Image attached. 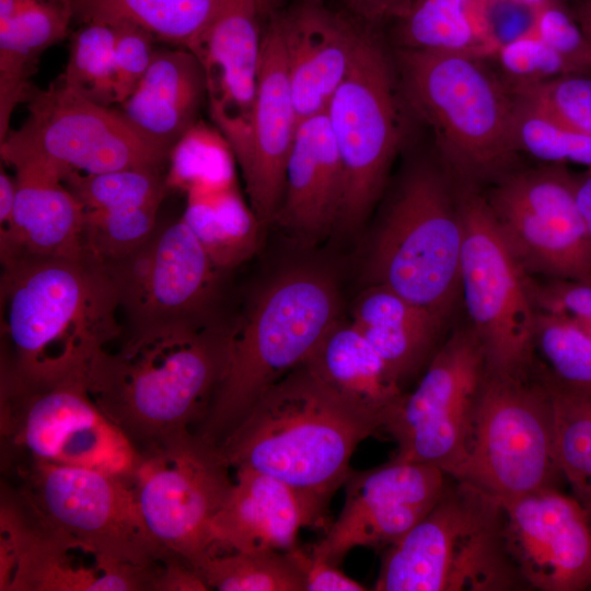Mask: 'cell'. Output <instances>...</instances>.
I'll list each match as a JSON object with an SVG mask.
<instances>
[{
	"mask_svg": "<svg viewBox=\"0 0 591 591\" xmlns=\"http://www.w3.org/2000/svg\"><path fill=\"white\" fill-rule=\"evenodd\" d=\"M231 344L232 327L209 315L135 325L117 348L94 357L86 387L141 451L195 431L225 374Z\"/></svg>",
	"mask_w": 591,
	"mask_h": 591,
	"instance_id": "obj_1",
	"label": "cell"
},
{
	"mask_svg": "<svg viewBox=\"0 0 591 591\" xmlns=\"http://www.w3.org/2000/svg\"><path fill=\"white\" fill-rule=\"evenodd\" d=\"M0 304L1 376H86L94 357L123 333L113 279L88 256L1 266Z\"/></svg>",
	"mask_w": 591,
	"mask_h": 591,
	"instance_id": "obj_2",
	"label": "cell"
},
{
	"mask_svg": "<svg viewBox=\"0 0 591 591\" xmlns=\"http://www.w3.org/2000/svg\"><path fill=\"white\" fill-rule=\"evenodd\" d=\"M387 416L334 390L303 362L255 404L219 447L231 468H250L331 500L357 447Z\"/></svg>",
	"mask_w": 591,
	"mask_h": 591,
	"instance_id": "obj_3",
	"label": "cell"
},
{
	"mask_svg": "<svg viewBox=\"0 0 591 591\" xmlns=\"http://www.w3.org/2000/svg\"><path fill=\"white\" fill-rule=\"evenodd\" d=\"M396 63L402 95L455 183L480 188L512 170L517 99L488 58L399 48Z\"/></svg>",
	"mask_w": 591,
	"mask_h": 591,
	"instance_id": "obj_4",
	"label": "cell"
},
{
	"mask_svg": "<svg viewBox=\"0 0 591 591\" xmlns=\"http://www.w3.org/2000/svg\"><path fill=\"white\" fill-rule=\"evenodd\" d=\"M338 321L331 282L311 271H291L256 298L232 327L225 374L195 433L220 447L260 397L302 364Z\"/></svg>",
	"mask_w": 591,
	"mask_h": 591,
	"instance_id": "obj_5",
	"label": "cell"
},
{
	"mask_svg": "<svg viewBox=\"0 0 591 591\" xmlns=\"http://www.w3.org/2000/svg\"><path fill=\"white\" fill-rule=\"evenodd\" d=\"M526 584L505 544L500 501L449 477L431 510L387 546L376 591H510Z\"/></svg>",
	"mask_w": 591,
	"mask_h": 591,
	"instance_id": "obj_6",
	"label": "cell"
},
{
	"mask_svg": "<svg viewBox=\"0 0 591 591\" xmlns=\"http://www.w3.org/2000/svg\"><path fill=\"white\" fill-rule=\"evenodd\" d=\"M462 244L456 183L442 165H416L403 178L375 235L370 281L447 321L461 296Z\"/></svg>",
	"mask_w": 591,
	"mask_h": 591,
	"instance_id": "obj_7",
	"label": "cell"
},
{
	"mask_svg": "<svg viewBox=\"0 0 591 591\" xmlns=\"http://www.w3.org/2000/svg\"><path fill=\"white\" fill-rule=\"evenodd\" d=\"M560 479L553 398L541 366L523 374L487 371L457 480L506 501Z\"/></svg>",
	"mask_w": 591,
	"mask_h": 591,
	"instance_id": "obj_8",
	"label": "cell"
},
{
	"mask_svg": "<svg viewBox=\"0 0 591 591\" xmlns=\"http://www.w3.org/2000/svg\"><path fill=\"white\" fill-rule=\"evenodd\" d=\"M0 431L11 464L38 461L130 478L140 453L94 402L85 376H1Z\"/></svg>",
	"mask_w": 591,
	"mask_h": 591,
	"instance_id": "obj_9",
	"label": "cell"
},
{
	"mask_svg": "<svg viewBox=\"0 0 591 591\" xmlns=\"http://www.w3.org/2000/svg\"><path fill=\"white\" fill-rule=\"evenodd\" d=\"M463 222L461 296L487 371L523 374L537 364V309L530 275L503 237L479 187L456 184Z\"/></svg>",
	"mask_w": 591,
	"mask_h": 591,
	"instance_id": "obj_10",
	"label": "cell"
},
{
	"mask_svg": "<svg viewBox=\"0 0 591 591\" xmlns=\"http://www.w3.org/2000/svg\"><path fill=\"white\" fill-rule=\"evenodd\" d=\"M11 468L19 483L9 490L46 524L139 566L152 567L171 553L146 526L128 478L38 461Z\"/></svg>",
	"mask_w": 591,
	"mask_h": 591,
	"instance_id": "obj_11",
	"label": "cell"
},
{
	"mask_svg": "<svg viewBox=\"0 0 591 591\" xmlns=\"http://www.w3.org/2000/svg\"><path fill=\"white\" fill-rule=\"evenodd\" d=\"M486 372L485 351L472 327L452 332L383 427L396 443L394 459L429 465L457 479L468 455Z\"/></svg>",
	"mask_w": 591,
	"mask_h": 591,
	"instance_id": "obj_12",
	"label": "cell"
},
{
	"mask_svg": "<svg viewBox=\"0 0 591 591\" xmlns=\"http://www.w3.org/2000/svg\"><path fill=\"white\" fill-rule=\"evenodd\" d=\"M139 453L129 482L144 524L162 548L194 565L210 549L213 520L233 486L231 467L194 431Z\"/></svg>",
	"mask_w": 591,
	"mask_h": 591,
	"instance_id": "obj_13",
	"label": "cell"
},
{
	"mask_svg": "<svg viewBox=\"0 0 591 591\" xmlns=\"http://www.w3.org/2000/svg\"><path fill=\"white\" fill-rule=\"evenodd\" d=\"M366 32L346 79L325 111L344 171L338 225L352 229L379 198L402 140L397 78Z\"/></svg>",
	"mask_w": 591,
	"mask_h": 591,
	"instance_id": "obj_14",
	"label": "cell"
},
{
	"mask_svg": "<svg viewBox=\"0 0 591 591\" xmlns=\"http://www.w3.org/2000/svg\"><path fill=\"white\" fill-rule=\"evenodd\" d=\"M0 143L3 162L36 157L83 174L163 170L170 154L138 132L120 111L93 102L59 81L31 94L26 120Z\"/></svg>",
	"mask_w": 591,
	"mask_h": 591,
	"instance_id": "obj_15",
	"label": "cell"
},
{
	"mask_svg": "<svg viewBox=\"0 0 591 591\" xmlns=\"http://www.w3.org/2000/svg\"><path fill=\"white\" fill-rule=\"evenodd\" d=\"M484 196L530 276L591 282V239L567 165L511 170Z\"/></svg>",
	"mask_w": 591,
	"mask_h": 591,
	"instance_id": "obj_16",
	"label": "cell"
},
{
	"mask_svg": "<svg viewBox=\"0 0 591 591\" xmlns=\"http://www.w3.org/2000/svg\"><path fill=\"white\" fill-rule=\"evenodd\" d=\"M154 566L109 556L40 521L2 490L1 591H152Z\"/></svg>",
	"mask_w": 591,
	"mask_h": 591,
	"instance_id": "obj_17",
	"label": "cell"
},
{
	"mask_svg": "<svg viewBox=\"0 0 591 591\" xmlns=\"http://www.w3.org/2000/svg\"><path fill=\"white\" fill-rule=\"evenodd\" d=\"M105 266L130 326L208 316L222 273L182 218Z\"/></svg>",
	"mask_w": 591,
	"mask_h": 591,
	"instance_id": "obj_18",
	"label": "cell"
},
{
	"mask_svg": "<svg viewBox=\"0 0 591 591\" xmlns=\"http://www.w3.org/2000/svg\"><path fill=\"white\" fill-rule=\"evenodd\" d=\"M448 479L436 467L394 457L374 468L351 471L340 513L310 553L339 566L355 547L390 546L431 510Z\"/></svg>",
	"mask_w": 591,
	"mask_h": 591,
	"instance_id": "obj_19",
	"label": "cell"
},
{
	"mask_svg": "<svg viewBox=\"0 0 591 591\" xmlns=\"http://www.w3.org/2000/svg\"><path fill=\"white\" fill-rule=\"evenodd\" d=\"M500 503L506 548L526 587L591 589V526L581 501L548 487Z\"/></svg>",
	"mask_w": 591,
	"mask_h": 591,
	"instance_id": "obj_20",
	"label": "cell"
},
{
	"mask_svg": "<svg viewBox=\"0 0 591 591\" xmlns=\"http://www.w3.org/2000/svg\"><path fill=\"white\" fill-rule=\"evenodd\" d=\"M260 14L257 0H222L209 27L188 48L204 70L210 117L236 163L247 149L257 91Z\"/></svg>",
	"mask_w": 591,
	"mask_h": 591,
	"instance_id": "obj_21",
	"label": "cell"
},
{
	"mask_svg": "<svg viewBox=\"0 0 591 591\" xmlns=\"http://www.w3.org/2000/svg\"><path fill=\"white\" fill-rule=\"evenodd\" d=\"M299 119L280 34L273 20L263 34L262 60L247 149L237 163L260 225L280 208L289 152Z\"/></svg>",
	"mask_w": 591,
	"mask_h": 591,
	"instance_id": "obj_22",
	"label": "cell"
},
{
	"mask_svg": "<svg viewBox=\"0 0 591 591\" xmlns=\"http://www.w3.org/2000/svg\"><path fill=\"white\" fill-rule=\"evenodd\" d=\"M328 502L273 476L237 468L231 493L213 520L206 555L287 551L297 545L302 529L323 524Z\"/></svg>",
	"mask_w": 591,
	"mask_h": 591,
	"instance_id": "obj_23",
	"label": "cell"
},
{
	"mask_svg": "<svg viewBox=\"0 0 591 591\" xmlns=\"http://www.w3.org/2000/svg\"><path fill=\"white\" fill-rule=\"evenodd\" d=\"M15 204L10 234L0 244L1 266L24 258H78L84 209L66 185L63 169L36 157L14 158Z\"/></svg>",
	"mask_w": 591,
	"mask_h": 591,
	"instance_id": "obj_24",
	"label": "cell"
},
{
	"mask_svg": "<svg viewBox=\"0 0 591 591\" xmlns=\"http://www.w3.org/2000/svg\"><path fill=\"white\" fill-rule=\"evenodd\" d=\"M274 20L299 121L324 113L352 68L366 31L313 1Z\"/></svg>",
	"mask_w": 591,
	"mask_h": 591,
	"instance_id": "obj_25",
	"label": "cell"
},
{
	"mask_svg": "<svg viewBox=\"0 0 591 591\" xmlns=\"http://www.w3.org/2000/svg\"><path fill=\"white\" fill-rule=\"evenodd\" d=\"M344 171L326 113L298 123L285 189L275 220L301 240L314 241L338 225Z\"/></svg>",
	"mask_w": 591,
	"mask_h": 591,
	"instance_id": "obj_26",
	"label": "cell"
},
{
	"mask_svg": "<svg viewBox=\"0 0 591 591\" xmlns=\"http://www.w3.org/2000/svg\"><path fill=\"white\" fill-rule=\"evenodd\" d=\"M206 79L187 48L155 49L153 59L120 112L152 143L171 151L198 121Z\"/></svg>",
	"mask_w": 591,
	"mask_h": 591,
	"instance_id": "obj_27",
	"label": "cell"
},
{
	"mask_svg": "<svg viewBox=\"0 0 591 591\" xmlns=\"http://www.w3.org/2000/svg\"><path fill=\"white\" fill-rule=\"evenodd\" d=\"M351 322L403 386L439 347L445 321L386 286L371 283L356 300Z\"/></svg>",
	"mask_w": 591,
	"mask_h": 591,
	"instance_id": "obj_28",
	"label": "cell"
},
{
	"mask_svg": "<svg viewBox=\"0 0 591 591\" xmlns=\"http://www.w3.org/2000/svg\"><path fill=\"white\" fill-rule=\"evenodd\" d=\"M304 363L327 385L384 413L387 420L405 394L352 322L337 321Z\"/></svg>",
	"mask_w": 591,
	"mask_h": 591,
	"instance_id": "obj_29",
	"label": "cell"
},
{
	"mask_svg": "<svg viewBox=\"0 0 591 591\" xmlns=\"http://www.w3.org/2000/svg\"><path fill=\"white\" fill-rule=\"evenodd\" d=\"M395 20L401 48L488 59L499 48L483 0H415Z\"/></svg>",
	"mask_w": 591,
	"mask_h": 591,
	"instance_id": "obj_30",
	"label": "cell"
},
{
	"mask_svg": "<svg viewBox=\"0 0 591 591\" xmlns=\"http://www.w3.org/2000/svg\"><path fill=\"white\" fill-rule=\"evenodd\" d=\"M74 18L68 0H27L0 25V101L16 106L27 100L26 82L40 54L63 39Z\"/></svg>",
	"mask_w": 591,
	"mask_h": 591,
	"instance_id": "obj_31",
	"label": "cell"
},
{
	"mask_svg": "<svg viewBox=\"0 0 591 591\" xmlns=\"http://www.w3.org/2000/svg\"><path fill=\"white\" fill-rule=\"evenodd\" d=\"M220 270L248 259L259 242V221L237 185L186 195L181 217Z\"/></svg>",
	"mask_w": 591,
	"mask_h": 591,
	"instance_id": "obj_32",
	"label": "cell"
},
{
	"mask_svg": "<svg viewBox=\"0 0 591 591\" xmlns=\"http://www.w3.org/2000/svg\"><path fill=\"white\" fill-rule=\"evenodd\" d=\"M84 23L135 24L154 38L189 48L209 27L222 0H68Z\"/></svg>",
	"mask_w": 591,
	"mask_h": 591,
	"instance_id": "obj_33",
	"label": "cell"
},
{
	"mask_svg": "<svg viewBox=\"0 0 591 591\" xmlns=\"http://www.w3.org/2000/svg\"><path fill=\"white\" fill-rule=\"evenodd\" d=\"M556 450L564 479L583 506L591 503V385L560 381L548 372Z\"/></svg>",
	"mask_w": 591,
	"mask_h": 591,
	"instance_id": "obj_34",
	"label": "cell"
},
{
	"mask_svg": "<svg viewBox=\"0 0 591 591\" xmlns=\"http://www.w3.org/2000/svg\"><path fill=\"white\" fill-rule=\"evenodd\" d=\"M209 590L305 591L300 570L287 551H227L193 565Z\"/></svg>",
	"mask_w": 591,
	"mask_h": 591,
	"instance_id": "obj_35",
	"label": "cell"
},
{
	"mask_svg": "<svg viewBox=\"0 0 591 591\" xmlns=\"http://www.w3.org/2000/svg\"><path fill=\"white\" fill-rule=\"evenodd\" d=\"M235 163L222 134L197 121L170 151L165 182L170 190L185 195L232 186Z\"/></svg>",
	"mask_w": 591,
	"mask_h": 591,
	"instance_id": "obj_36",
	"label": "cell"
},
{
	"mask_svg": "<svg viewBox=\"0 0 591 591\" xmlns=\"http://www.w3.org/2000/svg\"><path fill=\"white\" fill-rule=\"evenodd\" d=\"M62 177L84 211L162 204L170 192L165 173L158 169L135 167L96 174L65 170Z\"/></svg>",
	"mask_w": 591,
	"mask_h": 591,
	"instance_id": "obj_37",
	"label": "cell"
},
{
	"mask_svg": "<svg viewBox=\"0 0 591 591\" xmlns=\"http://www.w3.org/2000/svg\"><path fill=\"white\" fill-rule=\"evenodd\" d=\"M515 99L513 141L518 153L524 152L543 164L575 163L591 167L590 136L518 94Z\"/></svg>",
	"mask_w": 591,
	"mask_h": 591,
	"instance_id": "obj_38",
	"label": "cell"
},
{
	"mask_svg": "<svg viewBox=\"0 0 591 591\" xmlns=\"http://www.w3.org/2000/svg\"><path fill=\"white\" fill-rule=\"evenodd\" d=\"M114 45L115 30L112 25L85 23L72 37L69 59L59 82L102 105L116 103Z\"/></svg>",
	"mask_w": 591,
	"mask_h": 591,
	"instance_id": "obj_39",
	"label": "cell"
},
{
	"mask_svg": "<svg viewBox=\"0 0 591 591\" xmlns=\"http://www.w3.org/2000/svg\"><path fill=\"white\" fill-rule=\"evenodd\" d=\"M160 206L84 211V254L104 265L130 254L155 232Z\"/></svg>",
	"mask_w": 591,
	"mask_h": 591,
	"instance_id": "obj_40",
	"label": "cell"
},
{
	"mask_svg": "<svg viewBox=\"0 0 591 591\" xmlns=\"http://www.w3.org/2000/svg\"><path fill=\"white\" fill-rule=\"evenodd\" d=\"M493 58L500 68V74L511 88L581 72L546 45L532 28L522 36L501 45Z\"/></svg>",
	"mask_w": 591,
	"mask_h": 591,
	"instance_id": "obj_41",
	"label": "cell"
},
{
	"mask_svg": "<svg viewBox=\"0 0 591 591\" xmlns=\"http://www.w3.org/2000/svg\"><path fill=\"white\" fill-rule=\"evenodd\" d=\"M115 30L114 94L121 104L146 74L155 53L154 37L130 23L112 25Z\"/></svg>",
	"mask_w": 591,
	"mask_h": 591,
	"instance_id": "obj_42",
	"label": "cell"
},
{
	"mask_svg": "<svg viewBox=\"0 0 591 591\" xmlns=\"http://www.w3.org/2000/svg\"><path fill=\"white\" fill-rule=\"evenodd\" d=\"M530 290L537 310L564 317L591 338V282L531 276Z\"/></svg>",
	"mask_w": 591,
	"mask_h": 591,
	"instance_id": "obj_43",
	"label": "cell"
},
{
	"mask_svg": "<svg viewBox=\"0 0 591 591\" xmlns=\"http://www.w3.org/2000/svg\"><path fill=\"white\" fill-rule=\"evenodd\" d=\"M532 30L579 71L590 70L589 42L576 18L559 0H551L540 8Z\"/></svg>",
	"mask_w": 591,
	"mask_h": 591,
	"instance_id": "obj_44",
	"label": "cell"
},
{
	"mask_svg": "<svg viewBox=\"0 0 591 591\" xmlns=\"http://www.w3.org/2000/svg\"><path fill=\"white\" fill-rule=\"evenodd\" d=\"M300 570L305 591H364L360 582L345 575L338 566L314 557L310 552L294 545L287 549Z\"/></svg>",
	"mask_w": 591,
	"mask_h": 591,
	"instance_id": "obj_45",
	"label": "cell"
},
{
	"mask_svg": "<svg viewBox=\"0 0 591 591\" xmlns=\"http://www.w3.org/2000/svg\"><path fill=\"white\" fill-rule=\"evenodd\" d=\"M358 16L378 23L401 16L415 0H343Z\"/></svg>",
	"mask_w": 591,
	"mask_h": 591,
	"instance_id": "obj_46",
	"label": "cell"
},
{
	"mask_svg": "<svg viewBox=\"0 0 591 591\" xmlns=\"http://www.w3.org/2000/svg\"><path fill=\"white\" fill-rule=\"evenodd\" d=\"M16 184L14 176L8 174L1 164L0 170V244L10 234L15 204Z\"/></svg>",
	"mask_w": 591,
	"mask_h": 591,
	"instance_id": "obj_47",
	"label": "cell"
},
{
	"mask_svg": "<svg viewBox=\"0 0 591 591\" xmlns=\"http://www.w3.org/2000/svg\"><path fill=\"white\" fill-rule=\"evenodd\" d=\"M576 200L591 239V167L575 174Z\"/></svg>",
	"mask_w": 591,
	"mask_h": 591,
	"instance_id": "obj_48",
	"label": "cell"
},
{
	"mask_svg": "<svg viewBox=\"0 0 591 591\" xmlns=\"http://www.w3.org/2000/svg\"><path fill=\"white\" fill-rule=\"evenodd\" d=\"M576 20L589 43H591V0H582L579 4Z\"/></svg>",
	"mask_w": 591,
	"mask_h": 591,
	"instance_id": "obj_49",
	"label": "cell"
},
{
	"mask_svg": "<svg viewBox=\"0 0 591 591\" xmlns=\"http://www.w3.org/2000/svg\"><path fill=\"white\" fill-rule=\"evenodd\" d=\"M519 1H523L535 7H541L551 0H519Z\"/></svg>",
	"mask_w": 591,
	"mask_h": 591,
	"instance_id": "obj_50",
	"label": "cell"
},
{
	"mask_svg": "<svg viewBox=\"0 0 591 591\" xmlns=\"http://www.w3.org/2000/svg\"><path fill=\"white\" fill-rule=\"evenodd\" d=\"M257 1H258L259 9L263 13L269 8L273 0H257Z\"/></svg>",
	"mask_w": 591,
	"mask_h": 591,
	"instance_id": "obj_51",
	"label": "cell"
},
{
	"mask_svg": "<svg viewBox=\"0 0 591 591\" xmlns=\"http://www.w3.org/2000/svg\"><path fill=\"white\" fill-rule=\"evenodd\" d=\"M586 509H587V512H588V517H589V522H590V526H591V503L584 506Z\"/></svg>",
	"mask_w": 591,
	"mask_h": 591,
	"instance_id": "obj_52",
	"label": "cell"
},
{
	"mask_svg": "<svg viewBox=\"0 0 591 591\" xmlns=\"http://www.w3.org/2000/svg\"><path fill=\"white\" fill-rule=\"evenodd\" d=\"M590 45V49H589V67H590V70H591V43H589Z\"/></svg>",
	"mask_w": 591,
	"mask_h": 591,
	"instance_id": "obj_53",
	"label": "cell"
}]
</instances>
